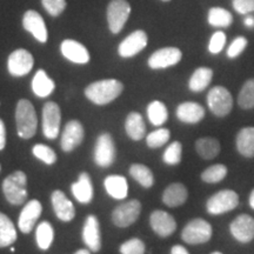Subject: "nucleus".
<instances>
[{
	"instance_id": "obj_1",
	"label": "nucleus",
	"mask_w": 254,
	"mask_h": 254,
	"mask_svg": "<svg viewBox=\"0 0 254 254\" xmlns=\"http://www.w3.org/2000/svg\"><path fill=\"white\" fill-rule=\"evenodd\" d=\"M124 91V84L117 79H104L92 82L85 88V95L91 103L104 106L116 100Z\"/></svg>"
},
{
	"instance_id": "obj_2",
	"label": "nucleus",
	"mask_w": 254,
	"mask_h": 254,
	"mask_svg": "<svg viewBox=\"0 0 254 254\" xmlns=\"http://www.w3.org/2000/svg\"><path fill=\"white\" fill-rule=\"evenodd\" d=\"M15 125L19 138L31 139L38 129V117L33 104L27 99H20L15 107Z\"/></svg>"
},
{
	"instance_id": "obj_3",
	"label": "nucleus",
	"mask_w": 254,
	"mask_h": 254,
	"mask_svg": "<svg viewBox=\"0 0 254 254\" xmlns=\"http://www.w3.org/2000/svg\"><path fill=\"white\" fill-rule=\"evenodd\" d=\"M2 193L11 205H23L27 200V176L23 171H14L2 182Z\"/></svg>"
},
{
	"instance_id": "obj_4",
	"label": "nucleus",
	"mask_w": 254,
	"mask_h": 254,
	"mask_svg": "<svg viewBox=\"0 0 254 254\" xmlns=\"http://www.w3.org/2000/svg\"><path fill=\"white\" fill-rule=\"evenodd\" d=\"M117 158V148L112 135L110 133L104 132L98 135L95 140L93 159L97 166L107 168L112 166Z\"/></svg>"
},
{
	"instance_id": "obj_5",
	"label": "nucleus",
	"mask_w": 254,
	"mask_h": 254,
	"mask_svg": "<svg viewBox=\"0 0 254 254\" xmlns=\"http://www.w3.org/2000/svg\"><path fill=\"white\" fill-rule=\"evenodd\" d=\"M212 233L213 230L208 221L201 218H195L187 222L186 226L184 227L182 239L190 245H200L211 240Z\"/></svg>"
},
{
	"instance_id": "obj_6",
	"label": "nucleus",
	"mask_w": 254,
	"mask_h": 254,
	"mask_svg": "<svg viewBox=\"0 0 254 254\" xmlns=\"http://www.w3.org/2000/svg\"><path fill=\"white\" fill-rule=\"evenodd\" d=\"M41 126L43 134L49 140H55L60 134L62 125V111L59 105L55 101H47L41 111Z\"/></svg>"
},
{
	"instance_id": "obj_7",
	"label": "nucleus",
	"mask_w": 254,
	"mask_h": 254,
	"mask_svg": "<svg viewBox=\"0 0 254 254\" xmlns=\"http://www.w3.org/2000/svg\"><path fill=\"white\" fill-rule=\"evenodd\" d=\"M239 205V195L233 190H221L206 202V209L209 214L220 215L231 212Z\"/></svg>"
},
{
	"instance_id": "obj_8",
	"label": "nucleus",
	"mask_w": 254,
	"mask_h": 254,
	"mask_svg": "<svg viewBox=\"0 0 254 254\" xmlns=\"http://www.w3.org/2000/svg\"><path fill=\"white\" fill-rule=\"evenodd\" d=\"M207 106L209 111L217 117H226L233 107V98L227 88L214 86L207 94Z\"/></svg>"
},
{
	"instance_id": "obj_9",
	"label": "nucleus",
	"mask_w": 254,
	"mask_h": 254,
	"mask_svg": "<svg viewBox=\"0 0 254 254\" xmlns=\"http://www.w3.org/2000/svg\"><path fill=\"white\" fill-rule=\"evenodd\" d=\"M141 213V202L131 199L117 206L112 212V221L117 227L125 228L138 220Z\"/></svg>"
},
{
	"instance_id": "obj_10",
	"label": "nucleus",
	"mask_w": 254,
	"mask_h": 254,
	"mask_svg": "<svg viewBox=\"0 0 254 254\" xmlns=\"http://www.w3.org/2000/svg\"><path fill=\"white\" fill-rule=\"evenodd\" d=\"M129 14H131V5L127 0H111L107 6V23L110 31L113 34L122 32Z\"/></svg>"
},
{
	"instance_id": "obj_11",
	"label": "nucleus",
	"mask_w": 254,
	"mask_h": 254,
	"mask_svg": "<svg viewBox=\"0 0 254 254\" xmlns=\"http://www.w3.org/2000/svg\"><path fill=\"white\" fill-rule=\"evenodd\" d=\"M34 66L33 56L25 49H18L11 53L7 59V69L12 77H24Z\"/></svg>"
},
{
	"instance_id": "obj_12",
	"label": "nucleus",
	"mask_w": 254,
	"mask_h": 254,
	"mask_svg": "<svg viewBox=\"0 0 254 254\" xmlns=\"http://www.w3.org/2000/svg\"><path fill=\"white\" fill-rule=\"evenodd\" d=\"M85 131L82 124L79 120H69L64 127L60 138V147L65 153L73 152L82 144Z\"/></svg>"
},
{
	"instance_id": "obj_13",
	"label": "nucleus",
	"mask_w": 254,
	"mask_h": 254,
	"mask_svg": "<svg viewBox=\"0 0 254 254\" xmlns=\"http://www.w3.org/2000/svg\"><path fill=\"white\" fill-rule=\"evenodd\" d=\"M182 58L183 53L178 47H163L152 53L147 64L152 69H164L177 65Z\"/></svg>"
},
{
	"instance_id": "obj_14",
	"label": "nucleus",
	"mask_w": 254,
	"mask_h": 254,
	"mask_svg": "<svg viewBox=\"0 0 254 254\" xmlns=\"http://www.w3.org/2000/svg\"><path fill=\"white\" fill-rule=\"evenodd\" d=\"M41 212H43V206L39 200L32 199L25 204L18 218V227L21 233H31L36 226L38 219L40 218Z\"/></svg>"
},
{
	"instance_id": "obj_15",
	"label": "nucleus",
	"mask_w": 254,
	"mask_h": 254,
	"mask_svg": "<svg viewBox=\"0 0 254 254\" xmlns=\"http://www.w3.org/2000/svg\"><path fill=\"white\" fill-rule=\"evenodd\" d=\"M148 38L145 31L138 30L126 37L118 46V53L122 58H132L140 53L147 46Z\"/></svg>"
},
{
	"instance_id": "obj_16",
	"label": "nucleus",
	"mask_w": 254,
	"mask_h": 254,
	"mask_svg": "<svg viewBox=\"0 0 254 254\" xmlns=\"http://www.w3.org/2000/svg\"><path fill=\"white\" fill-rule=\"evenodd\" d=\"M81 237L84 244L91 252H99L101 249V231L99 220L95 215H87L85 219Z\"/></svg>"
},
{
	"instance_id": "obj_17",
	"label": "nucleus",
	"mask_w": 254,
	"mask_h": 254,
	"mask_svg": "<svg viewBox=\"0 0 254 254\" xmlns=\"http://www.w3.org/2000/svg\"><path fill=\"white\" fill-rule=\"evenodd\" d=\"M150 225L154 233L161 238L172 236L177 230V221L173 215L161 209L152 212L150 215Z\"/></svg>"
},
{
	"instance_id": "obj_18",
	"label": "nucleus",
	"mask_w": 254,
	"mask_h": 254,
	"mask_svg": "<svg viewBox=\"0 0 254 254\" xmlns=\"http://www.w3.org/2000/svg\"><path fill=\"white\" fill-rule=\"evenodd\" d=\"M51 204L57 218L63 222L72 221L75 217V208L73 202L66 196L62 190H53L51 194Z\"/></svg>"
},
{
	"instance_id": "obj_19",
	"label": "nucleus",
	"mask_w": 254,
	"mask_h": 254,
	"mask_svg": "<svg viewBox=\"0 0 254 254\" xmlns=\"http://www.w3.org/2000/svg\"><path fill=\"white\" fill-rule=\"evenodd\" d=\"M23 26L25 30L33 36L41 44H45L49 39L46 24L44 19L38 12L33 9H28L25 12L23 17Z\"/></svg>"
},
{
	"instance_id": "obj_20",
	"label": "nucleus",
	"mask_w": 254,
	"mask_h": 254,
	"mask_svg": "<svg viewBox=\"0 0 254 254\" xmlns=\"http://www.w3.org/2000/svg\"><path fill=\"white\" fill-rule=\"evenodd\" d=\"M231 234L240 243L247 244L254 239V219L249 214H240L231 222Z\"/></svg>"
},
{
	"instance_id": "obj_21",
	"label": "nucleus",
	"mask_w": 254,
	"mask_h": 254,
	"mask_svg": "<svg viewBox=\"0 0 254 254\" xmlns=\"http://www.w3.org/2000/svg\"><path fill=\"white\" fill-rule=\"evenodd\" d=\"M60 52L68 62L85 65L90 62V53L86 47L77 40L65 39L60 45Z\"/></svg>"
},
{
	"instance_id": "obj_22",
	"label": "nucleus",
	"mask_w": 254,
	"mask_h": 254,
	"mask_svg": "<svg viewBox=\"0 0 254 254\" xmlns=\"http://www.w3.org/2000/svg\"><path fill=\"white\" fill-rule=\"evenodd\" d=\"M71 192L78 202L84 205L90 204L94 195L93 184H92L90 174L87 172H81L79 174L77 182L71 185Z\"/></svg>"
},
{
	"instance_id": "obj_23",
	"label": "nucleus",
	"mask_w": 254,
	"mask_h": 254,
	"mask_svg": "<svg viewBox=\"0 0 254 254\" xmlns=\"http://www.w3.org/2000/svg\"><path fill=\"white\" fill-rule=\"evenodd\" d=\"M177 118L184 124L194 125L204 119L205 109L194 101H185L177 107Z\"/></svg>"
},
{
	"instance_id": "obj_24",
	"label": "nucleus",
	"mask_w": 254,
	"mask_h": 254,
	"mask_svg": "<svg viewBox=\"0 0 254 254\" xmlns=\"http://www.w3.org/2000/svg\"><path fill=\"white\" fill-rule=\"evenodd\" d=\"M104 187L111 198L116 200H124L128 195V183L124 176L111 174L104 180Z\"/></svg>"
},
{
	"instance_id": "obj_25",
	"label": "nucleus",
	"mask_w": 254,
	"mask_h": 254,
	"mask_svg": "<svg viewBox=\"0 0 254 254\" xmlns=\"http://www.w3.org/2000/svg\"><path fill=\"white\" fill-rule=\"evenodd\" d=\"M189 198V190L182 183H173L165 189L163 202L168 207H179L185 204Z\"/></svg>"
},
{
	"instance_id": "obj_26",
	"label": "nucleus",
	"mask_w": 254,
	"mask_h": 254,
	"mask_svg": "<svg viewBox=\"0 0 254 254\" xmlns=\"http://www.w3.org/2000/svg\"><path fill=\"white\" fill-rule=\"evenodd\" d=\"M126 134L134 141H140L146 136V125L142 116L138 112L127 114L125 120Z\"/></svg>"
},
{
	"instance_id": "obj_27",
	"label": "nucleus",
	"mask_w": 254,
	"mask_h": 254,
	"mask_svg": "<svg viewBox=\"0 0 254 254\" xmlns=\"http://www.w3.org/2000/svg\"><path fill=\"white\" fill-rule=\"evenodd\" d=\"M32 92L38 98H47L56 90V82L51 79L44 69H39L32 79Z\"/></svg>"
},
{
	"instance_id": "obj_28",
	"label": "nucleus",
	"mask_w": 254,
	"mask_h": 254,
	"mask_svg": "<svg viewBox=\"0 0 254 254\" xmlns=\"http://www.w3.org/2000/svg\"><path fill=\"white\" fill-rule=\"evenodd\" d=\"M237 150L246 158L254 157V127H244L237 134Z\"/></svg>"
},
{
	"instance_id": "obj_29",
	"label": "nucleus",
	"mask_w": 254,
	"mask_h": 254,
	"mask_svg": "<svg viewBox=\"0 0 254 254\" xmlns=\"http://www.w3.org/2000/svg\"><path fill=\"white\" fill-rule=\"evenodd\" d=\"M220 142L218 139L211 138V136L200 138L195 141L196 153L205 160H212V159L217 158L220 153Z\"/></svg>"
},
{
	"instance_id": "obj_30",
	"label": "nucleus",
	"mask_w": 254,
	"mask_h": 254,
	"mask_svg": "<svg viewBox=\"0 0 254 254\" xmlns=\"http://www.w3.org/2000/svg\"><path fill=\"white\" fill-rule=\"evenodd\" d=\"M213 71L209 67L196 68L189 80V88L192 92H202L211 84Z\"/></svg>"
},
{
	"instance_id": "obj_31",
	"label": "nucleus",
	"mask_w": 254,
	"mask_h": 254,
	"mask_svg": "<svg viewBox=\"0 0 254 254\" xmlns=\"http://www.w3.org/2000/svg\"><path fill=\"white\" fill-rule=\"evenodd\" d=\"M17 238L14 224L7 215L0 212V247L11 246L17 241Z\"/></svg>"
},
{
	"instance_id": "obj_32",
	"label": "nucleus",
	"mask_w": 254,
	"mask_h": 254,
	"mask_svg": "<svg viewBox=\"0 0 254 254\" xmlns=\"http://www.w3.org/2000/svg\"><path fill=\"white\" fill-rule=\"evenodd\" d=\"M147 118L153 126H161L168 120V111L166 105L163 101L154 100L148 104L147 109Z\"/></svg>"
},
{
	"instance_id": "obj_33",
	"label": "nucleus",
	"mask_w": 254,
	"mask_h": 254,
	"mask_svg": "<svg viewBox=\"0 0 254 254\" xmlns=\"http://www.w3.org/2000/svg\"><path fill=\"white\" fill-rule=\"evenodd\" d=\"M129 174L144 189H151L154 185V176L150 167L142 164H133L129 167Z\"/></svg>"
},
{
	"instance_id": "obj_34",
	"label": "nucleus",
	"mask_w": 254,
	"mask_h": 254,
	"mask_svg": "<svg viewBox=\"0 0 254 254\" xmlns=\"http://www.w3.org/2000/svg\"><path fill=\"white\" fill-rule=\"evenodd\" d=\"M55 240V228L49 221H41L36 230L37 245L41 251H47Z\"/></svg>"
},
{
	"instance_id": "obj_35",
	"label": "nucleus",
	"mask_w": 254,
	"mask_h": 254,
	"mask_svg": "<svg viewBox=\"0 0 254 254\" xmlns=\"http://www.w3.org/2000/svg\"><path fill=\"white\" fill-rule=\"evenodd\" d=\"M208 24L213 27H228L233 21V15L227 9L221 7H212L207 15Z\"/></svg>"
},
{
	"instance_id": "obj_36",
	"label": "nucleus",
	"mask_w": 254,
	"mask_h": 254,
	"mask_svg": "<svg viewBox=\"0 0 254 254\" xmlns=\"http://www.w3.org/2000/svg\"><path fill=\"white\" fill-rule=\"evenodd\" d=\"M227 176V167L222 164L212 165L202 171L201 180L207 184H218Z\"/></svg>"
},
{
	"instance_id": "obj_37",
	"label": "nucleus",
	"mask_w": 254,
	"mask_h": 254,
	"mask_svg": "<svg viewBox=\"0 0 254 254\" xmlns=\"http://www.w3.org/2000/svg\"><path fill=\"white\" fill-rule=\"evenodd\" d=\"M238 105L244 110L254 109V78L243 85L238 95Z\"/></svg>"
},
{
	"instance_id": "obj_38",
	"label": "nucleus",
	"mask_w": 254,
	"mask_h": 254,
	"mask_svg": "<svg viewBox=\"0 0 254 254\" xmlns=\"http://www.w3.org/2000/svg\"><path fill=\"white\" fill-rule=\"evenodd\" d=\"M171 138V132L168 128H160L155 129V131L151 132L150 134L146 135V145L150 148H159L165 144H167Z\"/></svg>"
},
{
	"instance_id": "obj_39",
	"label": "nucleus",
	"mask_w": 254,
	"mask_h": 254,
	"mask_svg": "<svg viewBox=\"0 0 254 254\" xmlns=\"http://www.w3.org/2000/svg\"><path fill=\"white\" fill-rule=\"evenodd\" d=\"M183 157V145L180 141H173L167 146L163 154V160L166 165L176 166L179 165Z\"/></svg>"
},
{
	"instance_id": "obj_40",
	"label": "nucleus",
	"mask_w": 254,
	"mask_h": 254,
	"mask_svg": "<svg viewBox=\"0 0 254 254\" xmlns=\"http://www.w3.org/2000/svg\"><path fill=\"white\" fill-rule=\"evenodd\" d=\"M32 154L46 165H55L57 163V153L47 145L36 144L32 147Z\"/></svg>"
},
{
	"instance_id": "obj_41",
	"label": "nucleus",
	"mask_w": 254,
	"mask_h": 254,
	"mask_svg": "<svg viewBox=\"0 0 254 254\" xmlns=\"http://www.w3.org/2000/svg\"><path fill=\"white\" fill-rule=\"evenodd\" d=\"M146 246L144 241L139 238H132V239L125 241L119 247L120 254H145Z\"/></svg>"
},
{
	"instance_id": "obj_42",
	"label": "nucleus",
	"mask_w": 254,
	"mask_h": 254,
	"mask_svg": "<svg viewBox=\"0 0 254 254\" xmlns=\"http://www.w3.org/2000/svg\"><path fill=\"white\" fill-rule=\"evenodd\" d=\"M226 34L222 31H218L213 33V36L211 37V40H209L208 44V51L212 55H218L220 53L222 49H224L225 44H226Z\"/></svg>"
},
{
	"instance_id": "obj_43",
	"label": "nucleus",
	"mask_w": 254,
	"mask_h": 254,
	"mask_svg": "<svg viewBox=\"0 0 254 254\" xmlns=\"http://www.w3.org/2000/svg\"><path fill=\"white\" fill-rule=\"evenodd\" d=\"M41 4L51 17H59L66 8L65 0H41Z\"/></svg>"
},
{
	"instance_id": "obj_44",
	"label": "nucleus",
	"mask_w": 254,
	"mask_h": 254,
	"mask_svg": "<svg viewBox=\"0 0 254 254\" xmlns=\"http://www.w3.org/2000/svg\"><path fill=\"white\" fill-rule=\"evenodd\" d=\"M247 39L245 37H237L236 39L232 41L230 47L227 49V57L230 59H234L239 57L244 52L247 46Z\"/></svg>"
},
{
	"instance_id": "obj_45",
	"label": "nucleus",
	"mask_w": 254,
	"mask_h": 254,
	"mask_svg": "<svg viewBox=\"0 0 254 254\" xmlns=\"http://www.w3.org/2000/svg\"><path fill=\"white\" fill-rule=\"evenodd\" d=\"M232 5L239 14L247 15L254 12V0H233Z\"/></svg>"
},
{
	"instance_id": "obj_46",
	"label": "nucleus",
	"mask_w": 254,
	"mask_h": 254,
	"mask_svg": "<svg viewBox=\"0 0 254 254\" xmlns=\"http://www.w3.org/2000/svg\"><path fill=\"white\" fill-rule=\"evenodd\" d=\"M6 146V127L5 124L0 119V151H2Z\"/></svg>"
},
{
	"instance_id": "obj_47",
	"label": "nucleus",
	"mask_w": 254,
	"mask_h": 254,
	"mask_svg": "<svg viewBox=\"0 0 254 254\" xmlns=\"http://www.w3.org/2000/svg\"><path fill=\"white\" fill-rule=\"evenodd\" d=\"M171 254H190L185 247L182 245H174L171 250Z\"/></svg>"
},
{
	"instance_id": "obj_48",
	"label": "nucleus",
	"mask_w": 254,
	"mask_h": 254,
	"mask_svg": "<svg viewBox=\"0 0 254 254\" xmlns=\"http://www.w3.org/2000/svg\"><path fill=\"white\" fill-rule=\"evenodd\" d=\"M245 26L252 28L254 27V17H251V15H247L245 19Z\"/></svg>"
},
{
	"instance_id": "obj_49",
	"label": "nucleus",
	"mask_w": 254,
	"mask_h": 254,
	"mask_svg": "<svg viewBox=\"0 0 254 254\" xmlns=\"http://www.w3.org/2000/svg\"><path fill=\"white\" fill-rule=\"evenodd\" d=\"M250 206L254 209V189L252 190V192H251L250 194Z\"/></svg>"
},
{
	"instance_id": "obj_50",
	"label": "nucleus",
	"mask_w": 254,
	"mask_h": 254,
	"mask_svg": "<svg viewBox=\"0 0 254 254\" xmlns=\"http://www.w3.org/2000/svg\"><path fill=\"white\" fill-rule=\"evenodd\" d=\"M74 254H91L90 250H85V249H81V250H78L77 252H75Z\"/></svg>"
},
{
	"instance_id": "obj_51",
	"label": "nucleus",
	"mask_w": 254,
	"mask_h": 254,
	"mask_svg": "<svg viewBox=\"0 0 254 254\" xmlns=\"http://www.w3.org/2000/svg\"><path fill=\"white\" fill-rule=\"evenodd\" d=\"M212 254H222V253H220V252H213Z\"/></svg>"
},
{
	"instance_id": "obj_52",
	"label": "nucleus",
	"mask_w": 254,
	"mask_h": 254,
	"mask_svg": "<svg viewBox=\"0 0 254 254\" xmlns=\"http://www.w3.org/2000/svg\"><path fill=\"white\" fill-rule=\"evenodd\" d=\"M161 1H171V0H161Z\"/></svg>"
},
{
	"instance_id": "obj_53",
	"label": "nucleus",
	"mask_w": 254,
	"mask_h": 254,
	"mask_svg": "<svg viewBox=\"0 0 254 254\" xmlns=\"http://www.w3.org/2000/svg\"><path fill=\"white\" fill-rule=\"evenodd\" d=\"M0 170H1V166H0Z\"/></svg>"
}]
</instances>
